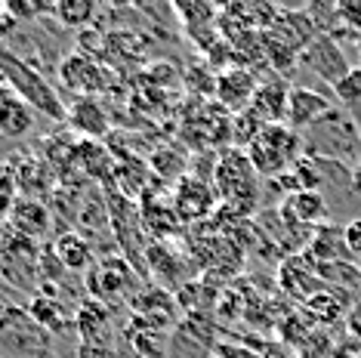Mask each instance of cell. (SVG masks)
Instances as JSON below:
<instances>
[{"instance_id":"obj_1","label":"cell","mask_w":361,"mask_h":358,"mask_svg":"<svg viewBox=\"0 0 361 358\" xmlns=\"http://www.w3.org/2000/svg\"><path fill=\"white\" fill-rule=\"evenodd\" d=\"M0 78L13 87V93L19 96L22 102H28L40 115H47L50 121L68 118V105H65L62 96L50 87V80L40 75L37 68H31L22 56L6 50V47H0Z\"/></svg>"},{"instance_id":"obj_2","label":"cell","mask_w":361,"mask_h":358,"mask_svg":"<svg viewBox=\"0 0 361 358\" xmlns=\"http://www.w3.org/2000/svg\"><path fill=\"white\" fill-rule=\"evenodd\" d=\"M302 136L287 124H266L262 133L247 145V161L257 170V176H284L287 167L300 161Z\"/></svg>"},{"instance_id":"obj_3","label":"cell","mask_w":361,"mask_h":358,"mask_svg":"<svg viewBox=\"0 0 361 358\" xmlns=\"http://www.w3.org/2000/svg\"><path fill=\"white\" fill-rule=\"evenodd\" d=\"M213 189L238 214L257 207V170L247 161V152H226L213 170Z\"/></svg>"},{"instance_id":"obj_4","label":"cell","mask_w":361,"mask_h":358,"mask_svg":"<svg viewBox=\"0 0 361 358\" xmlns=\"http://www.w3.org/2000/svg\"><path fill=\"white\" fill-rule=\"evenodd\" d=\"M56 75H59V84L75 96H99L114 80L111 71L102 62H96L93 56H84L80 50L65 56L59 68H56Z\"/></svg>"},{"instance_id":"obj_5","label":"cell","mask_w":361,"mask_h":358,"mask_svg":"<svg viewBox=\"0 0 361 358\" xmlns=\"http://www.w3.org/2000/svg\"><path fill=\"white\" fill-rule=\"evenodd\" d=\"M136 284V268L127 263V257H105L87 272V290L96 300L124 297Z\"/></svg>"},{"instance_id":"obj_6","label":"cell","mask_w":361,"mask_h":358,"mask_svg":"<svg viewBox=\"0 0 361 358\" xmlns=\"http://www.w3.org/2000/svg\"><path fill=\"white\" fill-rule=\"evenodd\" d=\"M259 80L257 75L247 68V65H235V68H223L216 75V87H213V96L232 115H241V111L250 109L253 96H257Z\"/></svg>"},{"instance_id":"obj_7","label":"cell","mask_w":361,"mask_h":358,"mask_svg":"<svg viewBox=\"0 0 361 358\" xmlns=\"http://www.w3.org/2000/svg\"><path fill=\"white\" fill-rule=\"evenodd\" d=\"M300 65H306V68H312L322 80H327V84H336V80H343L352 71V65L346 62V56H343L340 44H336L334 37L327 35H318L312 44L306 47V50L300 53Z\"/></svg>"},{"instance_id":"obj_8","label":"cell","mask_w":361,"mask_h":358,"mask_svg":"<svg viewBox=\"0 0 361 358\" xmlns=\"http://www.w3.org/2000/svg\"><path fill=\"white\" fill-rule=\"evenodd\" d=\"M334 111V102L324 93L312 87H293L290 90V102H287V121L284 124L290 130H312L318 121H324Z\"/></svg>"},{"instance_id":"obj_9","label":"cell","mask_w":361,"mask_h":358,"mask_svg":"<svg viewBox=\"0 0 361 358\" xmlns=\"http://www.w3.org/2000/svg\"><path fill=\"white\" fill-rule=\"evenodd\" d=\"M216 204V189L210 183H204L198 176H183L176 185V198H173V210L183 223H195L204 219Z\"/></svg>"},{"instance_id":"obj_10","label":"cell","mask_w":361,"mask_h":358,"mask_svg":"<svg viewBox=\"0 0 361 358\" xmlns=\"http://www.w3.org/2000/svg\"><path fill=\"white\" fill-rule=\"evenodd\" d=\"M290 90L281 75L262 80L257 87V96L250 102V111L257 115L262 124H284L287 121V102H290Z\"/></svg>"},{"instance_id":"obj_11","label":"cell","mask_w":361,"mask_h":358,"mask_svg":"<svg viewBox=\"0 0 361 358\" xmlns=\"http://www.w3.org/2000/svg\"><path fill=\"white\" fill-rule=\"evenodd\" d=\"M65 121H68V127L75 130V133L87 136L90 142L109 133V111H105V105L96 99V96H78V99L68 105V118Z\"/></svg>"},{"instance_id":"obj_12","label":"cell","mask_w":361,"mask_h":358,"mask_svg":"<svg viewBox=\"0 0 361 358\" xmlns=\"http://www.w3.org/2000/svg\"><path fill=\"white\" fill-rule=\"evenodd\" d=\"M6 223H10L22 238L37 241L50 232V207H47L40 198H22L19 195L13 210H10V216H6Z\"/></svg>"},{"instance_id":"obj_13","label":"cell","mask_w":361,"mask_h":358,"mask_svg":"<svg viewBox=\"0 0 361 358\" xmlns=\"http://www.w3.org/2000/svg\"><path fill=\"white\" fill-rule=\"evenodd\" d=\"M281 216L293 219L302 229H315V226H324V219L331 216V207H327L322 192H293L281 204Z\"/></svg>"},{"instance_id":"obj_14","label":"cell","mask_w":361,"mask_h":358,"mask_svg":"<svg viewBox=\"0 0 361 358\" xmlns=\"http://www.w3.org/2000/svg\"><path fill=\"white\" fill-rule=\"evenodd\" d=\"M281 284H284V290L290 297L309 300V297L318 294V288H322L324 281H322V275L315 272V263L302 254V257L287 259V263L281 266Z\"/></svg>"},{"instance_id":"obj_15","label":"cell","mask_w":361,"mask_h":358,"mask_svg":"<svg viewBox=\"0 0 361 358\" xmlns=\"http://www.w3.org/2000/svg\"><path fill=\"white\" fill-rule=\"evenodd\" d=\"M139 219H142V229L154 232V238H170V235L179 232V223H183L176 216L173 204H164L154 195H142V201H139Z\"/></svg>"},{"instance_id":"obj_16","label":"cell","mask_w":361,"mask_h":358,"mask_svg":"<svg viewBox=\"0 0 361 358\" xmlns=\"http://www.w3.org/2000/svg\"><path fill=\"white\" fill-rule=\"evenodd\" d=\"M53 254L68 272H87L93 266V250H90V241L80 232H62L53 241Z\"/></svg>"},{"instance_id":"obj_17","label":"cell","mask_w":361,"mask_h":358,"mask_svg":"<svg viewBox=\"0 0 361 358\" xmlns=\"http://www.w3.org/2000/svg\"><path fill=\"white\" fill-rule=\"evenodd\" d=\"M35 130V109L22 102L19 96H10L0 105V136L4 140H25Z\"/></svg>"},{"instance_id":"obj_18","label":"cell","mask_w":361,"mask_h":358,"mask_svg":"<svg viewBox=\"0 0 361 358\" xmlns=\"http://www.w3.org/2000/svg\"><path fill=\"white\" fill-rule=\"evenodd\" d=\"M53 185V170L44 161H22V167L16 170V189L22 198H37L40 192H47Z\"/></svg>"},{"instance_id":"obj_19","label":"cell","mask_w":361,"mask_h":358,"mask_svg":"<svg viewBox=\"0 0 361 358\" xmlns=\"http://www.w3.org/2000/svg\"><path fill=\"white\" fill-rule=\"evenodd\" d=\"M99 13L96 10L93 0H59L53 10V19L59 22L62 28H90V22H93V16Z\"/></svg>"},{"instance_id":"obj_20","label":"cell","mask_w":361,"mask_h":358,"mask_svg":"<svg viewBox=\"0 0 361 358\" xmlns=\"http://www.w3.org/2000/svg\"><path fill=\"white\" fill-rule=\"evenodd\" d=\"M336 297H343V290L340 294H327V290H318L315 297H309L306 300V309L312 312V319L315 321H336L343 312L349 315V309H346V300H336Z\"/></svg>"},{"instance_id":"obj_21","label":"cell","mask_w":361,"mask_h":358,"mask_svg":"<svg viewBox=\"0 0 361 358\" xmlns=\"http://www.w3.org/2000/svg\"><path fill=\"white\" fill-rule=\"evenodd\" d=\"M56 4H47V0H6L4 13L19 25V22H35L44 19V16H53Z\"/></svg>"},{"instance_id":"obj_22","label":"cell","mask_w":361,"mask_h":358,"mask_svg":"<svg viewBox=\"0 0 361 358\" xmlns=\"http://www.w3.org/2000/svg\"><path fill=\"white\" fill-rule=\"evenodd\" d=\"M28 315L35 319L40 328H50V331H62L65 321H62V309L56 306L53 297H35L28 306Z\"/></svg>"},{"instance_id":"obj_23","label":"cell","mask_w":361,"mask_h":358,"mask_svg":"<svg viewBox=\"0 0 361 358\" xmlns=\"http://www.w3.org/2000/svg\"><path fill=\"white\" fill-rule=\"evenodd\" d=\"M262 121L253 115V111L247 109V111H241V115H235V121H232V140H235V149H247V145L257 140V136L262 133Z\"/></svg>"},{"instance_id":"obj_24","label":"cell","mask_w":361,"mask_h":358,"mask_svg":"<svg viewBox=\"0 0 361 358\" xmlns=\"http://www.w3.org/2000/svg\"><path fill=\"white\" fill-rule=\"evenodd\" d=\"M336 19H340L343 35L358 37V47H361V0H340L336 4Z\"/></svg>"},{"instance_id":"obj_25","label":"cell","mask_w":361,"mask_h":358,"mask_svg":"<svg viewBox=\"0 0 361 358\" xmlns=\"http://www.w3.org/2000/svg\"><path fill=\"white\" fill-rule=\"evenodd\" d=\"M28 247H35V241L22 238V235L16 232L6 219H0V263L16 257V254H22V250H28Z\"/></svg>"},{"instance_id":"obj_26","label":"cell","mask_w":361,"mask_h":358,"mask_svg":"<svg viewBox=\"0 0 361 358\" xmlns=\"http://www.w3.org/2000/svg\"><path fill=\"white\" fill-rule=\"evenodd\" d=\"M334 93H336V99H340L343 105H358L361 102V68L358 65L343 80H336Z\"/></svg>"},{"instance_id":"obj_27","label":"cell","mask_w":361,"mask_h":358,"mask_svg":"<svg viewBox=\"0 0 361 358\" xmlns=\"http://www.w3.org/2000/svg\"><path fill=\"white\" fill-rule=\"evenodd\" d=\"M102 321H105V309H102V303H96V300H90V303L78 312V328L87 340L96 333V328H102Z\"/></svg>"},{"instance_id":"obj_28","label":"cell","mask_w":361,"mask_h":358,"mask_svg":"<svg viewBox=\"0 0 361 358\" xmlns=\"http://www.w3.org/2000/svg\"><path fill=\"white\" fill-rule=\"evenodd\" d=\"M346 333L361 346V303H355V306L349 309V315H346Z\"/></svg>"},{"instance_id":"obj_29","label":"cell","mask_w":361,"mask_h":358,"mask_svg":"<svg viewBox=\"0 0 361 358\" xmlns=\"http://www.w3.org/2000/svg\"><path fill=\"white\" fill-rule=\"evenodd\" d=\"M10 96H16V93H13V87H10V84H6V80H4V78H0V105H4L6 99H10Z\"/></svg>"},{"instance_id":"obj_30","label":"cell","mask_w":361,"mask_h":358,"mask_svg":"<svg viewBox=\"0 0 361 358\" xmlns=\"http://www.w3.org/2000/svg\"><path fill=\"white\" fill-rule=\"evenodd\" d=\"M358 68H361V47H358Z\"/></svg>"}]
</instances>
